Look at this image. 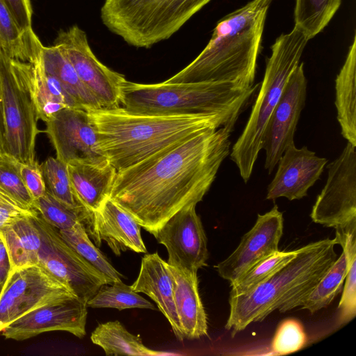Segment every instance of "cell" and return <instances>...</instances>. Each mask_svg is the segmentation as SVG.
I'll use <instances>...</instances> for the list:
<instances>
[{"instance_id":"obj_30","label":"cell","mask_w":356,"mask_h":356,"mask_svg":"<svg viewBox=\"0 0 356 356\" xmlns=\"http://www.w3.org/2000/svg\"><path fill=\"white\" fill-rule=\"evenodd\" d=\"M341 3V0H296L294 26L309 40L326 27Z\"/></svg>"},{"instance_id":"obj_33","label":"cell","mask_w":356,"mask_h":356,"mask_svg":"<svg viewBox=\"0 0 356 356\" xmlns=\"http://www.w3.org/2000/svg\"><path fill=\"white\" fill-rule=\"evenodd\" d=\"M86 304L92 308H115L120 311L131 308L155 309L152 302L122 281L102 286Z\"/></svg>"},{"instance_id":"obj_18","label":"cell","mask_w":356,"mask_h":356,"mask_svg":"<svg viewBox=\"0 0 356 356\" xmlns=\"http://www.w3.org/2000/svg\"><path fill=\"white\" fill-rule=\"evenodd\" d=\"M327 163L306 146L300 149L289 146L279 161L274 178L267 188V200L286 197L300 200L307 195L309 188L319 179Z\"/></svg>"},{"instance_id":"obj_3","label":"cell","mask_w":356,"mask_h":356,"mask_svg":"<svg viewBox=\"0 0 356 356\" xmlns=\"http://www.w3.org/2000/svg\"><path fill=\"white\" fill-rule=\"evenodd\" d=\"M273 0H252L216 24L201 53L165 83L226 82L253 86L268 9Z\"/></svg>"},{"instance_id":"obj_12","label":"cell","mask_w":356,"mask_h":356,"mask_svg":"<svg viewBox=\"0 0 356 356\" xmlns=\"http://www.w3.org/2000/svg\"><path fill=\"white\" fill-rule=\"evenodd\" d=\"M53 44L70 63L81 82L99 101L102 108L120 106V86L126 79L98 60L83 29L73 25L66 30H60Z\"/></svg>"},{"instance_id":"obj_28","label":"cell","mask_w":356,"mask_h":356,"mask_svg":"<svg viewBox=\"0 0 356 356\" xmlns=\"http://www.w3.org/2000/svg\"><path fill=\"white\" fill-rule=\"evenodd\" d=\"M33 208L49 225L58 230L69 229L78 222L83 224L95 243L99 247L95 230V213L86 208H70L51 195L47 190L38 199L34 200Z\"/></svg>"},{"instance_id":"obj_38","label":"cell","mask_w":356,"mask_h":356,"mask_svg":"<svg viewBox=\"0 0 356 356\" xmlns=\"http://www.w3.org/2000/svg\"><path fill=\"white\" fill-rule=\"evenodd\" d=\"M17 170L33 200L42 197L46 192L41 165L36 160L23 163L15 161Z\"/></svg>"},{"instance_id":"obj_5","label":"cell","mask_w":356,"mask_h":356,"mask_svg":"<svg viewBox=\"0 0 356 356\" xmlns=\"http://www.w3.org/2000/svg\"><path fill=\"white\" fill-rule=\"evenodd\" d=\"M257 87L214 81L143 84L125 79L120 86V106L143 114L224 113L238 118Z\"/></svg>"},{"instance_id":"obj_2","label":"cell","mask_w":356,"mask_h":356,"mask_svg":"<svg viewBox=\"0 0 356 356\" xmlns=\"http://www.w3.org/2000/svg\"><path fill=\"white\" fill-rule=\"evenodd\" d=\"M98 147L117 172L203 131L225 127L233 130L236 118L224 113L149 115L119 106L87 110Z\"/></svg>"},{"instance_id":"obj_42","label":"cell","mask_w":356,"mask_h":356,"mask_svg":"<svg viewBox=\"0 0 356 356\" xmlns=\"http://www.w3.org/2000/svg\"><path fill=\"white\" fill-rule=\"evenodd\" d=\"M1 47H0L1 49ZM4 145V122H3V113L2 106V99H1V88L0 83V153L3 152Z\"/></svg>"},{"instance_id":"obj_35","label":"cell","mask_w":356,"mask_h":356,"mask_svg":"<svg viewBox=\"0 0 356 356\" xmlns=\"http://www.w3.org/2000/svg\"><path fill=\"white\" fill-rule=\"evenodd\" d=\"M307 337L301 323L293 318H288L280 323L271 343L273 355H286L302 348Z\"/></svg>"},{"instance_id":"obj_19","label":"cell","mask_w":356,"mask_h":356,"mask_svg":"<svg viewBox=\"0 0 356 356\" xmlns=\"http://www.w3.org/2000/svg\"><path fill=\"white\" fill-rule=\"evenodd\" d=\"M42 47L31 63L13 58L11 62L29 91L38 119L46 122L63 108L81 107L58 79L45 70L42 59Z\"/></svg>"},{"instance_id":"obj_1","label":"cell","mask_w":356,"mask_h":356,"mask_svg":"<svg viewBox=\"0 0 356 356\" xmlns=\"http://www.w3.org/2000/svg\"><path fill=\"white\" fill-rule=\"evenodd\" d=\"M232 131H203L117 172L109 198L153 234L175 213L202 200L229 153Z\"/></svg>"},{"instance_id":"obj_34","label":"cell","mask_w":356,"mask_h":356,"mask_svg":"<svg viewBox=\"0 0 356 356\" xmlns=\"http://www.w3.org/2000/svg\"><path fill=\"white\" fill-rule=\"evenodd\" d=\"M41 168L46 190L51 195L70 208H86L74 192L65 163L50 156L41 164Z\"/></svg>"},{"instance_id":"obj_14","label":"cell","mask_w":356,"mask_h":356,"mask_svg":"<svg viewBox=\"0 0 356 356\" xmlns=\"http://www.w3.org/2000/svg\"><path fill=\"white\" fill-rule=\"evenodd\" d=\"M307 95L303 63L290 75L267 122L262 140L264 168L271 173L285 149L294 143V134Z\"/></svg>"},{"instance_id":"obj_20","label":"cell","mask_w":356,"mask_h":356,"mask_svg":"<svg viewBox=\"0 0 356 356\" xmlns=\"http://www.w3.org/2000/svg\"><path fill=\"white\" fill-rule=\"evenodd\" d=\"M136 293L147 295L168 319L179 341L184 337L181 330L174 300V278L168 263L157 252L145 254L136 281L131 285Z\"/></svg>"},{"instance_id":"obj_6","label":"cell","mask_w":356,"mask_h":356,"mask_svg":"<svg viewBox=\"0 0 356 356\" xmlns=\"http://www.w3.org/2000/svg\"><path fill=\"white\" fill-rule=\"evenodd\" d=\"M308 39L295 26L281 34L271 46L257 99L246 125L230 154L245 182L250 179L260 150L268 119L277 104L284 86L300 63Z\"/></svg>"},{"instance_id":"obj_37","label":"cell","mask_w":356,"mask_h":356,"mask_svg":"<svg viewBox=\"0 0 356 356\" xmlns=\"http://www.w3.org/2000/svg\"><path fill=\"white\" fill-rule=\"evenodd\" d=\"M343 293L338 305L339 323L344 325L356 315V252L351 254Z\"/></svg>"},{"instance_id":"obj_41","label":"cell","mask_w":356,"mask_h":356,"mask_svg":"<svg viewBox=\"0 0 356 356\" xmlns=\"http://www.w3.org/2000/svg\"><path fill=\"white\" fill-rule=\"evenodd\" d=\"M10 270V262L7 249L0 234V291Z\"/></svg>"},{"instance_id":"obj_31","label":"cell","mask_w":356,"mask_h":356,"mask_svg":"<svg viewBox=\"0 0 356 356\" xmlns=\"http://www.w3.org/2000/svg\"><path fill=\"white\" fill-rule=\"evenodd\" d=\"M58 232L70 247L113 282L122 281L123 276L92 243L83 224L78 222L69 229H60Z\"/></svg>"},{"instance_id":"obj_40","label":"cell","mask_w":356,"mask_h":356,"mask_svg":"<svg viewBox=\"0 0 356 356\" xmlns=\"http://www.w3.org/2000/svg\"><path fill=\"white\" fill-rule=\"evenodd\" d=\"M11 13L18 27L27 35L35 34L32 28L33 10L31 0H2Z\"/></svg>"},{"instance_id":"obj_24","label":"cell","mask_w":356,"mask_h":356,"mask_svg":"<svg viewBox=\"0 0 356 356\" xmlns=\"http://www.w3.org/2000/svg\"><path fill=\"white\" fill-rule=\"evenodd\" d=\"M170 269L175 308L184 338L195 339L207 335V318L199 294L197 273L184 272L172 266Z\"/></svg>"},{"instance_id":"obj_15","label":"cell","mask_w":356,"mask_h":356,"mask_svg":"<svg viewBox=\"0 0 356 356\" xmlns=\"http://www.w3.org/2000/svg\"><path fill=\"white\" fill-rule=\"evenodd\" d=\"M195 206L183 208L152 234L165 247L168 264L188 273H197L207 266L209 257L207 236Z\"/></svg>"},{"instance_id":"obj_8","label":"cell","mask_w":356,"mask_h":356,"mask_svg":"<svg viewBox=\"0 0 356 356\" xmlns=\"http://www.w3.org/2000/svg\"><path fill=\"white\" fill-rule=\"evenodd\" d=\"M12 58L0 49V83L4 122L3 152L16 160H35V140L40 130L29 91L13 65Z\"/></svg>"},{"instance_id":"obj_4","label":"cell","mask_w":356,"mask_h":356,"mask_svg":"<svg viewBox=\"0 0 356 356\" xmlns=\"http://www.w3.org/2000/svg\"><path fill=\"white\" fill-rule=\"evenodd\" d=\"M336 239L325 238L298 248L294 258L252 290L229 296L225 329L234 337L278 309L286 312L307 294L338 257Z\"/></svg>"},{"instance_id":"obj_39","label":"cell","mask_w":356,"mask_h":356,"mask_svg":"<svg viewBox=\"0 0 356 356\" xmlns=\"http://www.w3.org/2000/svg\"><path fill=\"white\" fill-rule=\"evenodd\" d=\"M38 215L35 209L22 204L0 187V229L17 219Z\"/></svg>"},{"instance_id":"obj_13","label":"cell","mask_w":356,"mask_h":356,"mask_svg":"<svg viewBox=\"0 0 356 356\" xmlns=\"http://www.w3.org/2000/svg\"><path fill=\"white\" fill-rule=\"evenodd\" d=\"M87 307L86 302L76 295L60 298L22 316L0 333L16 341L50 331H65L81 339L86 334Z\"/></svg>"},{"instance_id":"obj_9","label":"cell","mask_w":356,"mask_h":356,"mask_svg":"<svg viewBox=\"0 0 356 356\" xmlns=\"http://www.w3.org/2000/svg\"><path fill=\"white\" fill-rule=\"evenodd\" d=\"M33 220L41 236L38 264L66 284L75 295L87 302L102 286L113 283L70 247L58 229L39 214Z\"/></svg>"},{"instance_id":"obj_27","label":"cell","mask_w":356,"mask_h":356,"mask_svg":"<svg viewBox=\"0 0 356 356\" xmlns=\"http://www.w3.org/2000/svg\"><path fill=\"white\" fill-rule=\"evenodd\" d=\"M42 59L45 70L61 83L65 90L83 108H102L99 101L83 85L72 65L55 45L42 47Z\"/></svg>"},{"instance_id":"obj_23","label":"cell","mask_w":356,"mask_h":356,"mask_svg":"<svg viewBox=\"0 0 356 356\" xmlns=\"http://www.w3.org/2000/svg\"><path fill=\"white\" fill-rule=\"evenodd\" d=\"M67 166L76 197L88 210L97 212L109 198L117 170L108 160L101 163L72 161Z\"/></svg>"},{"instance_id":"obj_7","label":"cell","mask_w":356,"mask_h":356,"mask_svg":"<svg viewBox=\"0 0 356 356\" xmlns=\"http://www.w3.org/2000/svg\"><path fill=\"white\" fill-rule=\"evenodd\" d=\"M211 0H105L102 23L128 44L150 48L169 39Z\"/></svg>"},{"instance_id":"obj_11","label":"cell","mask_w":356,"mask_h":356,"mask_svg":"<svg viewBox=\"0 0 356 356\" xmlns=\"http://www.w3.org/2000/svg\"><path fill=\"white\" fill-rule=\"evenodd\" d=\"M347 143L340 156L327 166L328 177L318 195L310 217L327 227L356 223V152Z\"/></svg>"},{"instance_id":"obj_36","label":"cell","mask_w":356,"mask_h":356,"mask_svg":"<svg viewBox=\"0 0 356 356\" xmlns=\"http://www.w3.org/2000/svg\"><path fill=\"white\" fill-rule=\"evenodd\" d=\"M15 161L7 154L0 153V187L22 204L33 208V199L17 170Z\"/></svg>"},{"instance_id":"obj_17","label":"cell","mask_w":356,"mask_h":356,"mask_svg":"<svg viewBox=\"0 0 356 356\" xmlns=\"http://www.w3.org/2000/svg\"><path fill=\"white\" fill-rule=\"evenodd\" d=\"M283 222L277 205L263 215L258 214L254 226L243 235L235 250L215 266L219 275L232 282L256 262L279 250Z\"/></svg>"},{"instance_id":"obj_21","label":"cell","mask_w":356,"mask_h":356,"mask_svg":"<svg viewBox=\"0 0 356 356\" xmlns=\"http://www.w3.org/2000/svg\"><path fill=\"white\" fill-rule=\"evenodd\" d=\"M334 238L343 252L315 286L294 306L311 314L327 307L341 291L351 254L356 252V224L335 229Z\"/></svg>"},{"instance_id":"obj_29","label":"cell","mask_w":356,"mask_h":356,"mask_svg":"<svg viewBox=\"0 0 356 356\" xmlns=\"http://www.w3.org/2000/svg\"><path fill=\"white\" fill-rule=\"evenodd\" d=\"M92 342L106 355L154 356L163 353L145 346L139 336L130 333L118 321L100 323L90 335Z\"/></svg>"},{"instance_id":"obj_25","label":"cell","mask_w":356,"mask_h":356,"mask_svg":"<svg viewBox=\"0 0 356 356\" xmlns=\"http://www.w3.org/2000/svg\"><path fill=\"white\" fill-rule=\"evenodd\" d=\"M337 120L341 134L356 147V35L335 79Z\"/></svg>"},{"instance_id":"obj_26","label":"cell","mask_w":356,"mask_h":356,"mask_svg":"<svg viewBox=\"0 0 356 356\" xmlns=\"http://www.w3.org/2000/svg\"><path fill=\"white\" fill-rule=\"evenodd\" d=\"M33 218L17 219L0 229L8 254L10 270L39 264L41 236Z\"/></svg>"},{"instance_id":"obj_43","label":"cell","mask_w":356,"mask_h":356,"mask_svg":"<svg viewBox=\"0 0 356 356\" xmlns=\"http://www.w3.org/2000/svg\"><path fill=\"white\" fill-rule=\"evenodd\" d=\"M0 47H1V48L3 49V45H2V43H1V40H0ZM3 50H4V49H3Z\"/></svg>"},{"instance_id":"obj_22","label":"cell","mask_w":356,"mask_h":356,"mask_svg":"<svg viewBox=\"0 0 356 356\" xmlns=\"http://www.w3.org/2000/svg\"><path fill=\"white\" fill-rule=\"evenodd\" d=\"M95 230L101 244L104 241L116 256L131 250L138 253L147 250L140 225L110 198L95 213Z\"/></svg>"},{"instance_id":"obj_32","label":"cell","mask_w":356,"mask_h":356,"mask_svg":"<svg viewBox=\"0 0 356 356\" xmlns=\"http://www.w3.org/2000/svg\"><path fill=\"white\" fill-rule=\"evenodd\" d=\"M298 250V249L291 251L277 250L256 262L230 282L232 289L229 296L238 295L252 290L294 258Z\"/></svg>"},{"instance_id":"obj_16","label":"cell","mask_w":356,"mask_h":356,"mask_svg":"<svg viewBox=\"0 0 356 356\" xmlns=\"http://www.w3.org/2000/svg\"><path fill=\"white\" fill-rule=\"evenodd\" d=\"M45 123L44 132L60 161L67 164L72 161L101 163L107 160L99 149L97 134L86 109L63 108Z\"/></svg>"},{"instance_id":"obj_10","label":"cell","mask_w":356,"mask_h":356,"mask_svg":"<svg viewBox=\"0 0 356 356\" xmlns=\"http://www.w3.org/2000/svg\"><path fill=\"white\" fill-rule=\"evenodd\" d=\"M72 295L66 284L40 264L10 270L0 291V332L30 311Z\"/></svg>"}]
</instances>
